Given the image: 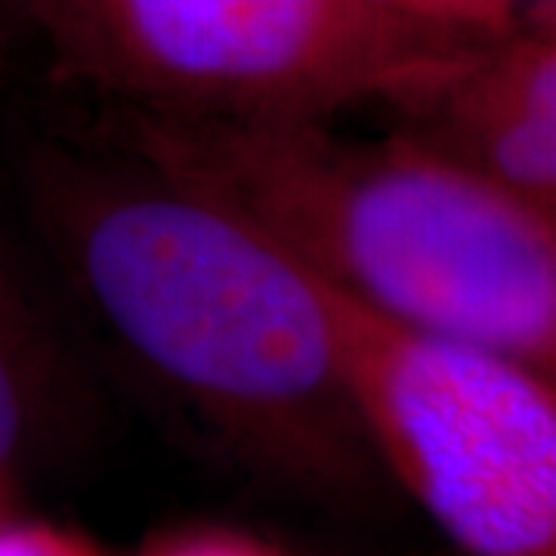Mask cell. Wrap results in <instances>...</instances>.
<instances>
[{
    "label": "cell",
    "instance_id": "obj_3",
    "mask_svg": "<svg viewBox=\"0 0 556 556\" xmlns=\"http://www.w3.org/2000/svg\"><path fill=\"white\" fill-rule=\"evenodd\" d=\"M62 78L124 109L338 118L415 109L477 47L368 0H10Z\"/></svg>",
    "mask_w": 556,
    "mask_h": 556
},
{
    "label": "cell",
    "instance_id": "obj_8",
    "mask_svg": "<svg viewBox=\"0 0 556 556\" xmlns=\"http://www.w3.org/2000/svg\"><path fill=\"white\" fill-rule=\"evenodd\" d=\"M0 556H102L87 538L35 519H0Z\"/></svg>",
    "mask_w": 556,
    "mask_h": 556
},
{
    "label": "cell",
    "instance_id": "obj_9",
    "mask_svg": "<svg viewBox=\"0 0 556 556\" xmlns=\"http://www.w3.org/2000/svg\"><path fill=\"white\" fill-rule=\"evenodd\" d=\"M142 556H281L276 547L232 529H189L161 538Z\"/></svg>",
    "mask_w": 556,
    "mask_h": 556
},
{
    "label": "cell",
    "instance_id": "obj_6",
    "mask_svg": "<svg viewBox=\"0 0 556 556\" xmlns=\"http://www.w3.org/2000/svg\"><path fill=\"white\" fill-rule=\"evenodd\" d=\"M65 402L50 343L0 269V482L53 452L68 427Z\"/></svg>",
    "mask_w": 556,
    "mask_h": 556
},
{
    "label": "cell",
    "instance_id": "obj_7",
    "mask_svg": "<svg viewBox=\"0 0 556 556\" xmlns=\"http://www.w3.org/2000/svg\"><path fill=\"white\" fill-rule=\"evenodd\" d=\"M396 20L448 38L489 43L526 25L522 0H368Z\"/></svg>",
    "mask_w": 556,
    "mask_h": 556
},
{
    "label": "cell",
    "instance_id": "obj_5",
    "mask_svg": "<svg viewBox=\"0 0 556 556\" xmlns=\"http://www.w3.org/2000/svg\"><path fill=\"white\" fill-rule=\"evenodd\" d=\"M402 130L544 214H556V31L489 40L405 112Z\"/></svg>",
    "mask_w": 556,
    "mask_h": 556
},
{
    "label": "cell",
    "instance_id": "obj_1",
    "mask_svg": "<svg viewBox=\"0 0 556 556\" xmlns=\"http://www.w3.org/2000/svg\"><path fill=\"white\" fill-rule=\"evenodd\" d=\"M35 223L105 334L251 473L353 507L383 470L338 375L316 278L257 226L109 142L40 146Z\"/></svg>",
    "mask_w": 556,
    "mask_h": 556
},
{
    "label": "cell",
    "instance_id": "obj_11",
    "mask_svg": "<svg viewBox=\"0 0 556 556\" xmlns=\"http://www.w3.org/2000/svg\"><path fill=\"white\" fill-rule=\"evenodd\" d=\"M7 25H16V20H13V10H10V0H0V31Z\"/></svg>",
    "mask_w": 556,
    "mask_h": 556
},
{
    "label": "cell",
    "instance_id": "obj_4",
    "mask_svg": "<svg viewBox=\"0 0 556 556\" xmlns=\"http://www.w3.org/2000/svg\"><path fill=\"white\" fill-rule=\"evenodd\" d=\"M309 276L383 477L464 556H556V375Z\"/></svg>",
    "mask_w": 556,
    "mask_h": 556
},
{
    "label": "cell",
    "instance_id": "obj_2",
    "mask_svg": "<svg viewBox=\"0 0 556 556\" xmlns=\"http://www.w3.org/2000/svg\"><path fill=\"white\" fill-rule=\"evenodd\" d=\"M109 142L350 298L556 375V214L415 134L356 139L331 118L118 105Z\"/></svg>",
    "mask_w": 556,
    "mask_h": 556
},
{
    "label": "cell",
    "instance_id": "obj_10",
    "mask_svg": "<svg viewBox=\"0 0 556 556\" xmlns=\"http://www.w3.org/2000/svg\"><path fill=\"white\" fill-rule=\"evenodd\" d=\"M522 10H526V25L556 31V0H522Z\"/></svg>",
    "mask_w": 556,
    "mask_h": 556
}]
</instances>
